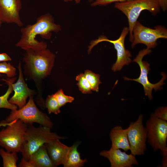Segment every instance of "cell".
Listing matches in <instances>:
<instances>
[{
  "mask_svg": "<svg viewBox=\"0 0 167 167\" xmlns=\"http://www.w3.org/2000/svg\"><path fill=\"white\" fill-rule=\"evenodd\" d=\"M45 106L49 114H58L60 112V108L54 94L49 95L45 101Z\"/></svg>",
  "mask_w": 167,
  "mask_h": 167,
  "instance_id": "cell-22",
  "label": "cell"
},
{
  "mask_svg": "<svg viewBox=\"0 0 167 167\" xmlns=\"http://www.w3.org/2000/svg\"><path fill=\"white\" fill-rule=\"evenodd\" d=\"M163 158L161 161L162 167L167 166V150L161 151Z\"/></svg>",
  "mask_w": 167,
  "mask_h": 167,
  "instance_id": "cell-29",
  "label": "cell"
},
{
  "mask_svg": "<svg viewBox=\"0 0 167 167\" xmlns=\"http://www.w3.org/2000/svg\"><path fill=\"white\" fill-rule=\"evenodd\" d=\"M29 161L34 167H54L45 144L32 155Z\"/></svg>",
  "mask_w": 167,
  "mask_h": 167,
  "instance_id": "cell-17",
  "label": "cell"
},
{
  "mask_svg": "<svg viewBox=\"0 0 167 167\" xmlns=\"http://www.w3.org/2000/svg\"><path fill=\"white\" fill-rule=\"evenodd\" d=\"M100 155L109 160L111 167H132L139 164L135 156L122 152L120 149L110 148L101 151Z\"/></svg>",
  "mask_w": 167,
  "mask_h": 167,
  "instance_id": "cell-14",
  "label": "cell"
},
{
  "mask_svg": "<svg viewBox=\"0 0 167 167\" xmlns=\"http://www.w3.org/2000/svg\"><path fill=\"white\" fill-rule=\"evenodd\" d=\"M0 73L6 74L8 78L14 77L16 75V69L10 63L6 62L0 63Z\"/></svg>",
  "mask_w": 167,
  "mask_h": 167,
  "instance_id": "cell-24",
  "label": "cell"
},
{
  "mask_svg": "<svg viewBox=\"0 0 167 167\" xmlns=\"http://www.w3.org/2000/svg\"><path fill=\"white\" fill-rule=\"evenodd\" d=\"M16 152H9L3 149H0V155L3 160L4 167H16L18 157Z\"/></svg>",
  "mask_w": 167,
  "mask_h": 167,
  "instance_id": "cell-20",
  "label": "cell"
},
{
  "mask_svg": "<svg viewBox=\"0 0 167 167\" xmlns=\"http://www.w3.org/2000/svg\"><path fill=\"white\" fill-rule=\"evenodd\" d=\"M114 6L127 18L129 40L131 42L133 39V28L141 12L147 10L155 15L159 13L161 9L158 0H129L116 2Z\"/></svg>",
  "mask_w": 167,
  "mask_h": 167,
  "instance_id": "cell-4",
  "label": "cell"
},
{
  "mask_svg": "<svg viewBox=\"0 0 167 167\" xmlns=\"http://www.w3.org/2000/svg\"><path fill=\"white\" fill-rule=\"evenodd\" d=\"M129 33L128 27H125L123 28L119 37L116 40H110L104 36H101L91 42L88 47V53L90 52L92 48L100 42L106 41L113 44L117 51V59L112 69L113 71H120L125 65H128L131 62V53L126 49L125 47V39Z\"/></svg>",
  "mask_w": 167,
  "mask_h": 167,
  "instance_id": "cell-9",
  "label": "cell"
},
{
  "mask_svg": "<svg viewBox=\"0 0 167 167\" xmlns=\"http://www.w3.org/2000/svg\"><path fill=\"white\" fill-rule=\"evenodd\" d=\"M17 67L19 72V78L15 83L12 84L14 94L9 101L10 103L18 106L20 109L25 105L28 98L33 96L35 92L29 88L25 83L20 62Z\"/></svg>",
  "mask_w": 167,
  "mask_h": 167,
  "instance_id": "cell-13",
  "label": "cell"
},
{
  "mask_svg": "<svg viewBox=\"0 0 167 167\" xmlns=\"http://www.w3.org/2000/svg\"><path fill=\"white\" fill-rule=\"evenodd\" d=\"M79 143L73 144L70 147L66 159L63 164L64 167H81L87 161L86 159L81 158L78 150Z\"/></svg>",
  "mask_w": 167,
  "mask_h": 167,
  "instance_id": "cell-18",
  "label": "cell"
},
{
  "mask_svg": "<svg viewBox=\"0 0 167 167\" xmlns=\"http://www.w3.org/2000/svg\"><path fill=\"white\" fill-rule=\"evenodd\" d=\"M11 60V58L6 54L5 53L0 54V62H6Z\"/></svg>",
  "mask_w": 167,
  "mask_h": 167,
  "instance_id": "cell-30",
  "label": "cell"
},
{
  "mask_svg": "<svg viewBox=\"0 0 167 167\" xmlns=\"http://www.w3.org/2000/svg\"><path fill=\"white\" fill-rule=\"evenodd\" d=\"M1 76V75L0 73V77Z\"/></svg>",
  "mask_w": 167,
  "mask_h": 167,
  "instance_id": "cell-36",
  "label": "cell"
},
{
  "mask_svg": "<svg viewBox=\"0 0 167 167\" xmlns=\"http://www.w3.org/2000/svg\"><path fill=\"white\" fill-rule=\"evenodd\" d=\"M132 35V48L137 44H142L147 46V48L150 49L157 46L158 39L167 38V29L162 25H157L153 29L150 28L137 21L133 28Z\"/></svg>",
  "mask_w": 167,
  "mask_h": 167,
  "instance_id": "cell-7",
  "label": "cell"
},
{
  "mask_svg": "<svg viewBox=\"0 0 167 167\" xmlns=\"http://www.w3.org/2000/svg\"><path fill=\"white\" fill-rule=\"evenodd\" d=\"M51 129L41 125L37 127L32 125L28 126L25 134V142L20 151L23 158L29 161L32 155L45 143L66 138L52 132Z\"/></svg>",
  "mask_w": 167,
  "mask_h": 167,
  "instance_id": "cell-3",
  "label": "cell"
},
{
  "mask_svg": "<svg viewBox=\"0 0 167 167\" xmlns=\"http://www.w3.org/2000/svg\"><path fill=\"white\" fill-rule=\"evenodd\" d=\"M25 51L23 59L25 74L37 81L50 74L55 58L54 53L47 48L38 50L29 49Z\"/></svg>",
  "mask_w": 167,
  "mask_h": 167,
  "instance_id": "cell-2",
  "label": "cell"
},
{
  "mask_svg": "<svg viewBox=\"0 0 167 167\" xmlns=\"http://www.w3.org/2000/svg\"><path fill=\"white\" fill-rule=\"evenodd\" d=\"M45 145L54 167L62 165L70 147L62 143L59 139L54 140Z\"/></svg>",
  "mask_w": 167,
  "mask_h": 167,
  "instance_id": "cell-15",
  "label": "cell"
},
{
  "mask_svg": "<svg viewBox=\"0 0 167 167\" xmlns=\"http://www.w3.org/2000/svg\"><path fill=\"white\" fill-rule=\"evenodd\" d=\"M22 8L21 0H0V19L2 23L22 26L23 24L20 15Z\"/></svg>",
  "mask_w": 167,
  "mask_h": 167,
  "instance_id": "cell-12",
  "label": "cell"
},
{
  "mask_svg": "<svg viewBox=\"0 0 167 167\" xmlns=\"http://www.w3.org/2000/svg\"><path fill=\"white\" fill-rule=\"evenodd\" d=\"M16 78H8L7 79H3L7 84L8 87L6 92L4 95L0 96V108L10 109L11 110L17 109V106L10 103L8 98L13 91L12 84L15 80Z\"/></svg>",
  "mask_w": 167,
  "mask_h": 167,
  "instance_id": "cell-19",
  "label": "cell"
},
{
  "mask_svg": "<svg viewBox=\"0 0 167 167\" xmlns=\"http://www.w3.org/2000/svg\"><path fill=\"white\" fill-rule=\"evenodd\" d=\"M17 119L15 120L10 122H7L6 120L2 121L0 122V127L2 126H7L15 122Z\"/></svg>",
  "mask_w": 167,
  "mask_h": 167,
  "instance_id": "cell-32",
  "label": "cell"
},
{
  "mask_svg": "<svg viewBox=\"0 0 167 167\" xmlns=\"http://www.w3.org/2000/svg\"><path fill=\"white\" fill-rule=\"evenodd\" d=\"M129 0H94L92 3V6L106 5L111 3L121 2Z\"/></svg>",
  "mask_w": 167,
  "mask_h": 167,
  "instance_id": "cell-27",
  "label": "cell"
},
{
  "mask_svg": "<svg viewBox=\"0 0 167 167\" xmlns=\"http://www.w3.org/2000/svg\"><path fill=\"white\" fill-rule=\"evenodd\" d=\"M54 95L61 107L67 103L72 102L74 100L73 97L66 95L62 89H59Z\"/></svg>",
  "mask_w": 167,
  "mask_h": 167,
  "instance_id": "cell-25",
  "label": "cell"
},
{
  "mask_svg": "<svg viewBox=\"0 0 167 167\" xmlns=\"http://www.w3.org/2000/svg\"><path fill=\"white\" fill-rule=\"evenodd\" d=\"M94 0H89V1L90 2H92Z\"/></svg>",
  "mask_w": 167,
  "mask_h": 167,
  "instance_id": "cell-35",
  "label": "cell"
},
{
  "mask_svg": "<svg viewBox=\"0 0 167 167\" xmlns=\"http://www.w3.org/2000/svg\"><path fill=\"white\" fill-rule=\"evenodd\" d=\"M143 115L140 114L137 120L126 129L131 153L135 156L144 155L147 148V131L143 125Z\"/></svg>",
  "mask_w": 167,
  "mask_h": 167,
  "instance_id": "cell-11",
  "label": "cell"
},
{
  "mask_svg": "<svg viewBox=\"0 0 167 167\" xmlns=\"http://www.w3.org/2000/svg\"><path fill=\"white\" fill-rule=\"evenodd\" d=\"M18 119L29 125L37 123L50 129L53 125L48 115L38 108L34 101L33 96L29 97L28 101L23 107L18 110H11L6 121L10 122Z\"/></svg>",
  "mask_w": 167,
  "mask_h": 167,
  "instance_id": "cell-5",
  "label": "cell"
},
{
  "mask_svg": "<svg viewBox=\"0 0 167 167\" xmlns=\"http://www.w3.org/2000/svg\"><path fill=\"white\" fill-rule=\"evenodd\" d=\"M84 74L91 87L92 90L98 92L99 85L101 83L100 75L88 70L85 71Z\"/></svg>",
  "mask_w": 167,
  "mask_h": 167,
  "instance_id": "cell-21",
  "label": "cell"
},
{
  "mask_svg": "<svg viewBox=\"0 0 167 167\" xmlns=\"http://www.w3.org/2000/svg\"><path fill=\"white\" fill-rule=\"evenodd\" d=\"M109 136L112 143L110 148L121 149L125 152L130 150L126 129L120 126H116L111 129Z\"/></svg>",
  "mask_w": 167,
  "mask_h": 167,
  "instance_id": "cell-16",
  "label": "cell"
},
{
  "mask_svg": "<svg viewBox=\"0 0 167 167\" xmlns=\"http://www.w3.org/2000/svg\"><path fill=\"white\" fill-rule=\"evenodd\" d=\"M20 167H34L32 163L23 157L18 165Z\"/></svg>",
  "mask_w": 167,
  "mask_h": 167,
  "instance_id": "cell-28",
  "label": "cell"
},
{
  "mask_svg": "<svg viewBox=\"0 0 167 167\" xmlns=\"http://www.w3.org/2000/svg\"><path fill=\"white\" fill-rule=\"evenodd\" d=\"M27 124L18 119L0 131V146L9 152H20L25 142Z\"/></svg>",
  "mask_w": 167,
  "mask_h": 167,
  "instance_id": "cell-6",
  "label": "cell"
},
{
  "mask_svg": "<svg viewBox=\"0 0 167 167\" xmlns=\"http://www.w3.org/2000/svg\"><path fill=\"white\" fill-rule=\"evenodd\" d=\"M65 2L74 1L76 3H79L82 0H64Z\"/></svg>",
  "mask_w": 167,
  "mask_h": 167,
  "instance_id": "cell-33",
  "label": "cell"
},
{
  "mask_svg": "<svg viewBox=\"0 0 167 167\" xmlns=\"http://www.w3.org/2000/svg\"><path fill=\"white\" fill-rule=\"evenodd\" d=\"M151 52V49L147 48L141 50L133 60V62L137 63L140 67V73L138 78L131 79L126 77H124L125 80L134 81L141 84L143 87L145 95L147 96L150 100L152 98V90L154 89L155 91H157L161 89V87L165 84L164 81L167 77L166 74L162 72L161 75L162 77L158 83L153 84L148 80V75L150 70V64L146 61H143L142 59L145 56L149 54Z\"/></svg>",
  "mask_w": 167,
  "mask_h": 167,
  "instance_id": "cell-10",
  "label": "cell"
},
{
  "mask_svg": "<svg viewBox=\"0 0 167 167\" xmlns=\"http://www.w3.org/2000/svg\"><path fill=\"white\" fill-rule=\"evenodd\" d=\"M2 21H1V19H0V29L1 27V24H2Z\"/></svg>",
  "mask_w": 167,
  "mask_h": 167,
  "instance_id": "cell-34",
  "label": "cell"
},
{
  "mask_svg": "<svg viewBox=\"0 0 167 167\" xmlns=\"http://www.w3.org/2000/svg\"><path fill=\"white\" fill-rule=\"evenodd\" d=\"M153 115L156 118L163 120L167 121V108L166 106H161L158 108L155 111Z\"/></svg>",
  "mask_w": 167,
  "mask_h": 167,
  "instance_id": "cell-26",
  "label": "cell"
},
{
  "mask_svg": "<svg viewBox=\"0 0 167 167\" xmlns=\"http://www.w3.org/2000/svg\"><path fill=\"white\" fill-rule=\"evenodd\" d=\"M147 139L154 151L167 150V122L156 117L152 113L146 123Z\"/></svg>",
  "mask_w": 167,
  "mask_h": 167,
  "instance_id": "cell-8",
  "label": "cell"
},
{
  "mask_svg": "<svg viewBox=\"0 0 167 167\" xmlns=\"http://www.w3.org/2000/svg\"><path fill=\"white\" fill-rule=\"evenodd\" d=\"M161 9L165 11L167 10V0H158Z\"/></svg>",
  "mask_w": 167,
  "mask_h": 167,
  "instance_id": "cell-31",
  "label": "cell"
},
{
  "mask_svg": "<svg viewBox=\"0 0 167 167\" xmlns=\"http://www.w3.org/2000/svg\"><path fill=\"white\" fill-rule=\"evenodd\" d=\"M61 30V26L55 22L54 19L49 13L45 14L39 17L33 24H28L21 28V34L15 46L26 50L31 49L38 50L47 48V43L43 41H39L36 39L39 35L42 38L49 40L52 32L57 33Z\"/></svg>",
  "mask_w": 167,
  "mask_h": 167,
  "instance_id": "cell-1",
  "label": "cell"
},
{
  "mask_svg": "<svg viewBox=\"0 0 167 167\" xmlns=\"http://www.w3.org/2000/svg\"><path fill=\"white\" fill-rule=\"evenodd\" d=\"M78 81L77 84L79 89L83 94H90L92 93L91 87L85 77L84 74L80 73L76 77Z\"/></svg>",
  "mask_w": 167,
  "mask_h": 167,
  "instance_id": "cell-23",
  "label": "cell"
}]
</instances>
